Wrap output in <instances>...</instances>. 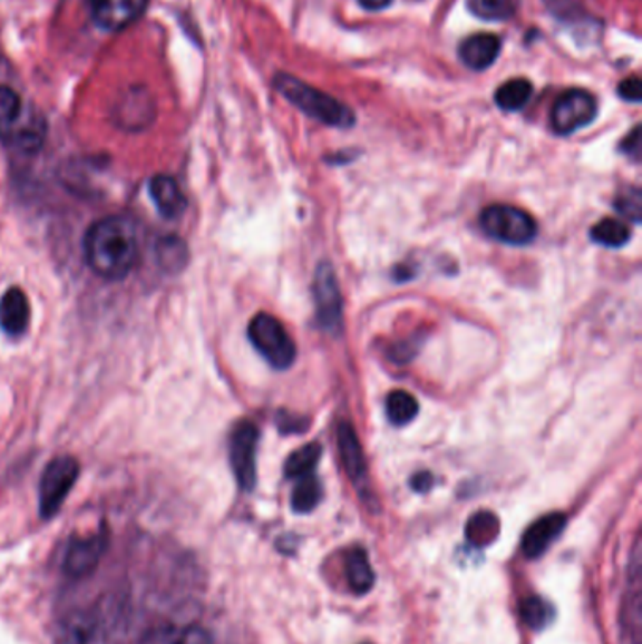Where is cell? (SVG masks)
<instances>
[{
	"label": "cell",
	"mask_w": 642,
	"mask_h": 644,
	"mask_svg": "<svg viewBox=\"0 0 642 644\" xmlns=\"http://www.w3.org/2000/svg\"><path fill=\"white\" fill-rule=\"evenodd\" d=\"M84 255L95 274L104 280H125L138 258L136 226L127 217H104L89 226Z\"/></svg>",
	"instance_id": "1"
},
{
	"label": "cell",
	"mask_w": 642,
	"mask_h": 644,
	"mask_svg": "<svg viewBox=\"0 0 642 644\" xmlns=\"http://www.w3.org/2000/svg\"><path fill=\"white\" fill-rule=\"evenodd\" d=\"M273 86L289 103L294 104L298 110H302L305 116L322 125L351 128L357 123V117L347 104L330 97L328 92L319 91L317 87L308 86L305 81L294 78L291 74L279 72L273 79Z\"/></svg>",
	"instance_id": "2"
},
{
	"label": "cell",
	"mask_w": 642,
	"mask_h": 644,
	"mask_svg": "<svg viewBox=\"0 0 642 644\" xmlns=\"http://www.w3.org/2000/svg\"><path fill=\"white\" fill-rule=\"evenodd\" d=\"M249 341L275 370H289L296 359V347L285 326L270 313H259L249 322Z\"/></svg>",
	"instance_id": "3"
},
{
	"label": "cell",
	"mask_w": 642,
	"mask_h": 644,
	"mask_svg": "<svg viewBox=\"0 0 642 644\" xmlns=\"http://www.w3.org/2000/svg\"><path fill=\"white\" fill-rule=\"evenodd\" d=\"M480 226L488 236L502 244L527 245L537 236L534 217L521 207L505 204L486 207L485 212L480 213Z\"/></svg>",
	"instance_id": "4"
},
{
	"label": "cell",
	"mask_w": 642,
	"mask_h": 644,
	"mask_svg": "<svg viewBox=\"0 0 642 644\" xmlns=\"http://www.w3.org/2000/svg\"><path fill=\"white\" fill-rule=\"evenodd\" d=\"M78 477L79 464L72 456H57L46 466L38 487V509L43 520L61 511Z\"/></svg>",
	"instance_id": "5"
},
{
	"label": "cell",
	"mask_w": 642,
	"mask_h": 644,
	"mask_svg": "<svg viewBox=\"0 0 642 644\" xmlns=\"http://www.w3.org/2000/svg\"><path fill=\"white\" fill-rule=\"evenodd\" d=\"M259 428L251 420H240L231 433L228 455H231L232 471L237 485L245 492L256 487V449H259Z\"/></svg>",
	"instance_id": "6"
},
{
	"label": "cell",
	"mask_w": 642,
	"mask_h": 644,
	"mask_svg": "<svg viewBox=\"0 0 642 644\" xmlns=\"http://www.w3.org/2000/svg\"><path fill=\"white\" fill-rule=\"evenodd\" d=\"M597 116V103L594 95L584 89H571L554 103L551 111V125L560 136L588 127Z\"/></svg>",
	"instance_id": "7"
},
{
	"label": "cell",
	"mask_w": 642,
	"mask_h": 644,
	"mask_svg": "<svg viewBox=\"0 0 642 644\" xmlns=\"http://www.w3.org/2000/svg\"><path fill=\"white\" fill-rule=\"evenodd\" d=\"M313 294H315L319 326L328 334H340L341 326H343V300H341L335 272L328 262H322L321 266L317 267Z\"/></svg>",
	"instance_id": "8"
},
{
	"label": "cell",
	"mask_w": 642,
	"mask_h": 644,
	"mask_svg": "<svg viewBox=\"0 0 642 644\" xmlns=\"http://www.w3.org/2000/svg\"><path fill=\"white\" fill-rule=\"evenodd\" d=\"M642 635V567L641 543H635L631 558L624 603L620 613V638L622 644H641Z\"/></svg>",
	"instance_id": "9"
},
{
	"label": "cell",
	"mask_w": 642,
	"mask_h": 644,
	"mask_svg": "<svg viewBox=\"0 0 642 644\" xmlns=\"http://www.w3.org/2000/svg\"><path fill=\"white\" fill-rule=\"evenodd\" d=\"M104 550H106V535L103 531L74 539L65 553L62 572L72 578L89 577L100 564Z\"/></svg>",
	"instance_id": "10"
},
{
	"label": "cell",
	"mask_w": 642,
	"mask_h": 644,
	"mask_svg": "<svg viewBox=\"0 0 642 644\" xmlns=\"http://www.w3.org/2000/svg\"><path fill=\"white\" fill-rule=\"evenodd\" d=\"M149 0H95L91 18L98 29L119 32L138 21L147 10Z\"/></svg>",
	"instance_id": "11"
},
{
	"label": "cell",
	"mask_w": 642,
	"mask_h": 644,
	"mask_svg": "<svg viewBox=\"0 0 642 644\" xmlns=\"http://www.w3.org/2000/svg\"><path fill=\"white\" fill-rule=\"evenodd\" d=\"M155 117V104L146 89L133 87L127 92H123L121 100L114 108V121L117 127L125 130H142L149 127Z\"/></svg>",
	"instance_id": "12"
},
{
	"label": "cell",
	"mask_w": 642,
	"mask_h": 644,
	"mask_svg": "<svg viewBox=\"0 0 642 644\" xmlns=\"http://www.w3.org/2000/svg\"><path fill=\"white\" fill-rule=\"evenodd\" d=\"M338 447H340L341 462L349 479L362 492L368 480V466H366L364 450H362L360 439L349 422H341L338 426Z\"/></svg>",
	"instance_id": "13"
},
{
	"label": "cell",
	"mask_w": 642,
	"mask_h": 644,
	"mask_svg": "<svg viewBox=\"0 0 642 644\" xmlns=\"http://www.w3.org/2000/svg\"><path fill=\"white\" fill-rule=\"evenodd\" d=\"M565 524H567V518L562 513H552L539 518L526 529V534L522 537V553L526 554V558L529 559L539 558L564 531Z\"/></svg>",
	"instance_id": "14"
},
{
	"label": "cell",
	"mask_w": 642,
	"mask_h": 644,
	"mask_svg": "<svg viewBox=\"0 0 642 644\" xmlns=\"http://www.w3.org/2000/svg\"><path fill=\"white\" fill-rule=\"evenodd\" d=\"M31 324V304L21 289L12 286L0 299V329L8 335L19 338Z\"/></svg>",
	"instance_id": "15"
},
{
	"label": "cell",
	"mask_w": 642,
	"mask_h": 644,
	"mask_svg": "<svg viewBox=\"0 0 642 644\" xmlns=\"http://www.w3.org/2000/svg\"><path fill=\"white\" fill-rule=\"evenodd\" d=\"M149 195L164 219H179L187 209V198L174 177L164 174L153 177L149 182Z\"/></svg>",
	"instance_id": "16"
},
{
	"label": "cell",
	"mask_w": 642,
	"mask_h": 644,
	"mask_svg": "<svg viewBox=\"0 0 642 644\" xmlns=\"http://www.w3.org/2000/svg\"><path fill=\"white\" fill-rule=\"evenodd\" d=\"M499 51H502V38L490 32H483V35H473L464 40L458 53L467 68L480 72L496 62Z\"/></svg>",
	"instance_id": "17"
},
{
	"label": "cell",
	"mask_w": 642,
	"mask_h": 644,
	"mask_svg": "<svg viewBox=\"0 0 642 644\" xmlns=\"http://www.w3.org/2000/svg\"><path fill=\"white\" fill-rule=\"evenodd\" d=\"M95 632V616L86 611H74L65 614L55 627V644H89Z\"/></svg>",
	"instance_id": "18"
},
{
	"label": "cell",
	"mask_w": 642,
	"mask_h": 644,
	"mask_svg": "<svg viewBox=\"0 0 642 644\" xmlns=\"http://www.w3.org/2000/svg\"><path fill=\"white\" fill-rule=\"evenodd\" d=\"M139 644H213V641L202 627L163 624L149 630Z\"/></svg>",
	"instance_id": "19"
},
{
	"label": "cell",
	"mask_w": 642,
	"mask_h": 644,
	"mask_svg": "<svg viewBox=\"0 0 642 644\" xmlns=\"http://www.w3.org/2000/svg\"><path fill=\"white\" fill-rule=\"evenodd\" d=\"M346 575L349 586L357 596H364L373 588L376 575H373L364 548H352L351 553L347 554Z\"/></svg>",
	"instance_id": "20"
},
{
	"label": "cell",
	"mask_w": 642,
	"mask_h": 644,
	"mask_svg": "<svg viewBox=\"0 0 642 644\" xmlns=\"http://www.w3.org/2000/svg\"><path fill=\"white\" fill-rule=\"evenodd\" d=\"M23 121V110L18 92L10 87H0V142L13 140L19 125Z\"/></svg>",
	"instance_id": "21"
},
{
	"label": "cell",
	"mask_w": 642,
	"mask_h": 644,
	"mask_svg": "<svg viewBox=\"0 0 642 644\" xmlns=\"http://www.w3.org/2000/svg\"><path fill=\"white\" fill-rule=\"evenodd\" d=\"M158 266L166 274L176 275L185 270L188 262V250L182 237L166 236L158 240L157 244Z\"/></svg>",
	"instance_id": "22"
},
{
	"label": "cell",
	"mask_w": 642,
	"mask_h": 644,
	"mask_svg": "<svg viewBox=\"0 0 642 644\" xmlns=\"http://www.w3.org/2000/svg\"><path fill=\"white\" fill-rule=\"evenodd\" d=\"M534 86L526 78L509 79L496 91V104L505 111H518L529 103Z\"/></svg>",
	"instance_id": "23"
},
{
	"label": "cell",
	"mask_w": 642,
	"mask_h": 644,
	"mask_svg": "<svg viewBox=\"0 0 642 644\" xmlns=\"http://www.w3.org/2000/svg\"><path fill=\"white\" fill-rule=\"evenodd\" d=\"M322 447L319 443L303 445L302 449L294 450L285 462V475L289 479H302L305 475L315 471L321 460Z\"/></svg>",
	"instance_id": "24"
},
{
	"label": "cell",
	"mask_w": 642,
	"mask_h": 644,
	"mask_svg": "<svg viewBox=\"0 0 642 644\" xmlns=\"http://www.w3.org/2000/svg\"><path fill=\"white\" fill-rule=\"evenodd\" d=\"M467 8L485 21H507L518 12L521 0H467Z\"/></svg>",
	"instance_id": "25"
},
{
	"label": "cell",
	"mask_w": 642,
	"mask_h": 644,
	"mask_svg": "<svg viewBox=\"0 0 642 644\" xmlns=\"http://www.w3.org/2000/svg\"><path fill=\"white\" fill-rule=\"evenodd\" d=\"M521 616L527 627H532L535 632H543L554 621V607L546 602L545 597L529 596L522 599Z\"/></svg>",
	"instance_id": "26"
},
{
	"label": "cell",
	"mask_w": 642,
	"mask_h": 644,
	"mask_svg": "<svg viewBox=\"0 0 642 644\" xmlns=\"http://www.w3.org/2000/svg\"><path fill=\"white\" fill-rule=\"evenodd\" d=\"M296 487L292 490V509L294 513H311L317 505L321 504L322 487L315 475H305L302 479H296Z\"/></svg>",
	"instance_id": "27"
},
{
	"label": "cell",
	"mask_w": 642,
	"mask_h": 644,
	"mask_svg": "<svg viewBox=\"0 0 642 644\" xmlns=\"http://www.w3.org/2000/svg\"><path fill=\"white\" fill-rule=\"evenodd\" d=\"M590 236L597 244L616 250V247H622V245L630 242L631 232L630 226L622 223V221L609 217V219L600 221L590 232Z\"/></svg>",
	"instance_id": "28"
},
{
	"label": "cell",
	"mask_w": 642,
	"mask_h": 644,
	"mask_svg": "<svg viewBox=\"0 0 642 644\" xmlns=\"http://www.w3.org/2000/svg\"><path fill=\"white\" fill-rule=\"evenodd\" d=\"M418 413V401L406 390H395L387 398L388 420L395 426H406Z\"/></svg>",
	"instance_id": "29"
},
{
	"label": "cell",
	"mask_w": 642,
	"mask_h": 644,
	"mask_svg": "<svg viewBox=\"0 0 642 644\" xmlns=\"http://www.w3.org/2000/svg\"><path fill=\"white\" fill-rule=\"evenodd\" d=\"M499 534V520L492 513H479L467 523L466 535L475 545H488Z\"/></svg>",
	"instance_id": "30"
},
{
	"label": "cell",
	"mask_w": 642,
	"mask_h": 644,
	"mask_svg": "<svg viewBox=\"0 0 642 644\" xmlns=\"http://www.w3.org/2000/svg\"><path fill=\"white\" fill-rule=\"evenodd\" d=\"M614 207H616V212L620 215L639 223L642 215L641 191L636 189V187H628L622 195H619V198L614 202Z\"/></svg>",
	"instance_id": "31"
},
{
	"label": "cell",
	"mask_w": 642,
	"mask_h": 644,
	"mask_svg": "<svg viewBox=\"0 0 642 644\" xmlns=\"http://www.w3.org/2000/svg\"><path fill=\"white\" fill-rule=\"evenodd\" d=\"M308 425H310V420L305 419V417H298V414L291 413L278 414L279 432L302 433L308 430Z\"/></svg>",
	"instance_id": "32"
},
{
	"label": "cell",
	"mask_w": 642,
	"mask_h": 644,
	"mask_svg": "<svg viewBox=\"0 0 642 644\" xmlns=\"http://www.w3.org/2000/svg\"><path fill=\"white\" fill-rule=\"evenodd\" d=\"M620 97L624 98L625 103L639 104L642 100V84L641 79L633 76V78H628L620 84L619 87Z\"/></svg>",
	"instance_id": "33"
},
{
	"label": "cell",
	"mask_w": 642,
	"mask_h": 644,
	"mask_svg": "<svg viewBox=\"0 0 642 644\" xmlns=\"http://www.w3.org/2000/svg\"><path fill=\"white\" fill-rule=\"evenodd\" d=\"M620 149L630 158H635V160L641 158V127L633 128V130L625 136Z\"/></svg>",
	"instance_id": "34"
},
{
	"label": "cell",
	"mask_w": 642,
	"mask_h": 644,
	"mask_svg": "<svg viewBox=\"0 0 642 644\" xmlns=\"http://www.w3.org/2000/svg\"><path fill=\"white\" fill-rule=\"evenodd\" d=\"M431 485H434V477H431L428 471H422V474H417L411 479V488L412 490H417V492L425 494L430 490Z\"/></svg>",
	"instance_id": "35"
},
{
	"label": "cell",
	"mask_w": 642,
	"mask_h": 644,
	"mask_svg": "<svg viewBox=\"0 0 642 644\" xmlns=\"http://www.w3.org/2000/svg\"><path fill=\"white\" fill-rule=\"evenodd\" d=\"M358 4L368 10V12H379L392 4V0H358Z\"/></svg>",
	"instance_id": "36"
}]
</instances>
